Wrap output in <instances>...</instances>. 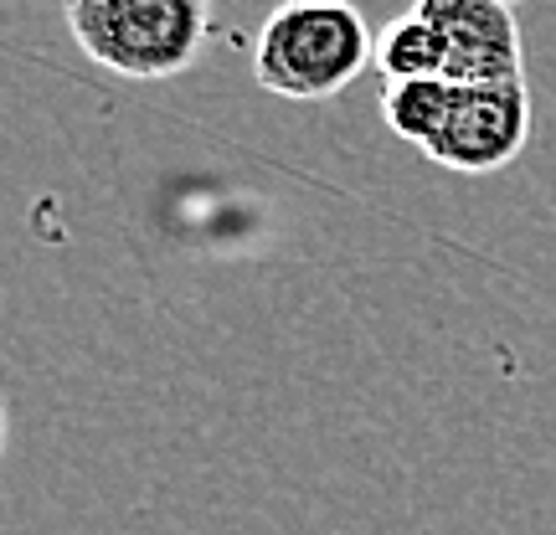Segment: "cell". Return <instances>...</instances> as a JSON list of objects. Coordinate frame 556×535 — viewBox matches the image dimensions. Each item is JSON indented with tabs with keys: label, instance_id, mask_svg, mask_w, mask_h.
<instances>
[{
	"label": "cell",
	"instance_id": "obj_1",
	"mask_svg": "<svg viewBox=\"0 0 556 535\" xmlns=\"http://www.w3.org/2000/svg\"><path fill=\"white\" fill-rule=\"evenodd\" d=\"M377 62V37L351 0H278L253 41L263 93L319 103L345 93Z\"/></svg>",
	"mask_w": 556,
	"mask_h": 535
},
{
	"label": "cell",
	"instance_id": "obj_2",
	"mask_svg": "<svg viewBox=\"0 0 556 535\" xmlns=\"http://www.w3.org/2000/svg\"><path fill=\"white\" fill-rule=\"evenodd\" d=\"M88 62L129 82L180 78L212 41V0H62Z\"/></svg>",
	"mask_w": 556,
	"mask_h": 535
},
{
	"label": "cell",
	"instance_id": "obj_3",
	"mask_svg": "<svg viewBox=\"0 0 556 535\" xmlns=\"http://www.w3.org/2000/svg\"><path fill=\"white\" fill-rule=\"evenodd\" d=\"M526 139H531V82H458L454 114L428 160L458 176H490L526 150Z\"/></svg>",
	"mask_w": 556,
	"mask_h": 535
},
{
	"label": "cell",
	"instance_id": "obj_4",
	"mask_svg": "<svg viewBox=\"0 0 556 535\" xmlns=\"http://www.w3.org/2000/svg\"><path fill=\"white\" fill-rule=\"evenodd\" d=\"M443 47L448 82H516L526 78L516 11L500 0H413Z\"/></svg>",
	"mask_w": 556,
	"mask_h": 535
},
{
	"label": "cell",
	"instance_id": "obj_5",
	"mask_svg": "<svg viewBox=\"0 0 556 535\" xmlns=\"http://www.w3.org/2000/svg\"><path fill=\"white\" fill-rule=\"evenodd\" d=\"M454 93L458 82L448 78H402V82H387L381 88V114H387V129L413 144V150H433L443 124L454 114Z\"/></svg>",
	"mask_w": 556,
	"mask_h": 535
},
{
	"label": "cell",
	"instance_id": "obj_6",
	"mask_svg": "<svg viewBox=\"0 0 556 535\" xmlns=\"http://www.w3.org/2000/svg\"><path fill=\"white\" fill-rule=\"evenodd\" d=\"M377 73L387 82L402 78H443V47H438L433 26L422 21L417 5H407L402 16H392L377 37Z\"/></svg>",
	"mask_w": 556,
	"mask_h": 535
},
{
	"label": "cell",
	"instance_id": "obj_7",
	"mask_svg": "<svg viewBox=\"0 0 556 535\" xmlns=\"http://www.w3.org/2000/svg\"><path fill=\"white\" fill-rule=\"evenodd\" d=\"M500 5H510V11H516V5H520V0H500Z\"/></svg>",
	"mask_w": 556,
	"mask_h": 535
}]
</instances>
